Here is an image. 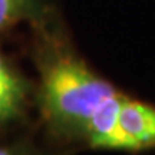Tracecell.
Masks as SVG:
<instances>
[{"mask_svg": "<svg viewBox=\"0 0 155 155\" xmlns=\"http://www.w3.org/2000/svg\"><path fill=\"white\" fill-rule=\"evenodd\" d=\"M35 29V102L46 132L63 147L112 151L125 92L89 66L53 20Z\"/></svg>", "mask_w": 155, "mask_h": 155, "instance_id": "1", "label": "cell"}, {"mask_svg": "<svg viewBox=\"0 0 155 155\" xmlns=\"http://www.w3.org/2000/svg\"><path fill=\"white\" fill-rule=\"evenodd\" d=\"M155 150V105L124 94L118 112L116 152Z\"/></svg>", "mask_w": 155, "mask_h": 155, "instance_id": "2", "label": "cell"}, {"mask_svg": "<svg viewBox=\"0 0 155 155\" xmlns=\"http://www.w3.org/2000/svg\"><path fill=\"white\" fill-rule=\"evenodd\" d=\"M52 20L49 0H0V33L23 23L38 28Z\"/></svg>", "mask_w": 155, "mask_h": 155, "instance_id": "4", "label": "cell"}, {"mask_svg": "<svg viewBox=\"0 0 155 155\" xmlns=\"http://www.w3.org/2000/svg\"><path fill=\"white\" fill-rule=\"evenodd\" d=\"M0 155H69V152L43 148L28 138H16L0 141Z\"/></svg>", "mask_w": 155, "mask_h": 155, "instance_id": "5", "label": "cell"}, {"mask_svg": "<svg viewBox=\"0 0 155 155\" xmlns=\"http://www.w3.org/2000/svg\"><path fill=\"white\" fill-rule=\"evenodd\" d=\"M35 101V82L0 49V134L22 124Z\"/></svg>", "mask_w": 155, "mask_h": 155, "instance_id": "3", "label": "cell"}]
</instances>
